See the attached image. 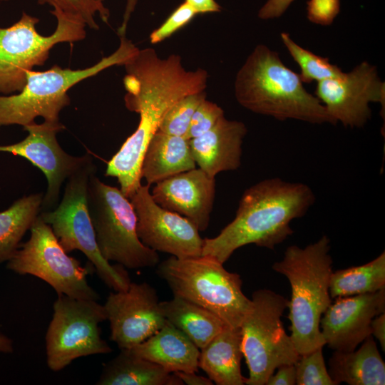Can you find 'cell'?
Here are the masks:
<instances>
[{"instance_id":"cell-23","label":"cell","mask_w":385,"mask_h":385,"mask_svg":"<svg viewBox=\"0 0 385 385\" xmlns=\"http://www.w3.org/2000/svg\"><path fill=\"white\" fill-rule=\"evenodd\" d=\"M329 374L336 385L385 384V363L372 335L358 349L334 351L329 360Z\"/></svg>"},{"instance_id":"cell-18","label":"cell","mask_w":385,"mask_h":385,"mask_svg":"<svg viewBox=\"0 0 385 385\" xmlns=\"http://www.w3.org/2000/svg\"><path fill=\"white\" fill-rule=\"evenodd\" d=\"M150 193L157 204L186 217L199 231L207 228L215 197V178L199 168L158 182Z\"/></svg>"},{"instance_id":"cell-30","label":"cell","mask_w":385,"mask_h":385,"mask_svg":"<svg viewBox=\"0 0 385 385\" xmlns=\"http://www.w3.org/2000/svg\"><path fill=\"white\" fill-rule=\"evenodd\" d=\"M7 1L9 0H1ZM41 5H49L53 9L80 17L86 26L94 30L99 29L96 21L98 17L104 23H108L110 11L106 6L104 0H36Z\"/></svg>"},{"instance_id":"cell-14","label":"cell","mask_w":385,"mask_h":385,"mask_svg":"<svg viewBox=\"0 0 385 385\" xmlns=\"http://www.w3.org/2000/svg\"><path fill=\"white\" fill-rule=\"evenodd\" d=\"M23 128L28 135L18 143L0 145V152L21 156L43 173L47 189L41 212L53 210L58 204L63 184L93 158L88 153L73 156L63 150L56 138L57 133L65 129L60 121L34 122Z\"/></svg>"},{"instance_id":"cell-12","label":"cell","mask_w":385,"mask_h":385,"mask_svg":"<svg viewBox=\"0 0 385 385\" xmlns=\"http://www.w3.org/2000/svg\"><path fill=\"white\" fill-rule=\"evenodd\" d=\"M46 334V362L58 371L73 360L112 352L102 339L99 324L107 320L103 305L96 300L58 294Z\"/></svg>"},{"instance_id":"cell-33","label":"cell","mask_w":385,"mask_h":385,"mask_svg":"<svg viewBox=\"0 0 385 385\" xmlns=\"http://www.w3.org/2000/svg\"><path fill=\"white\" fill-rule=\"evenodd\" d=\"M197 14L185 1L180 4L166 20L150 34L153 44L160 43L188 24Z\"/></svg>"},{"instance_id":"cell-24","label":"cell","mask_w":385,"mask_h":385,"mask_svg":"<svg viewBox=\"0 0 385 385\" xmlns=\"http://www.w3.org/2000/svg\"><path fill=\"white\" fill-rule=\"evenodd\" d=\"M98 385H183L175 374L160 365L140 357L129 349L120 353L105 364Z\"/></svg>"},{"instance_id":"cell-13","label":"cell","mask_w":385,"mask_h":385,"mask_svg":"<svg viewBox=\"0 0 385 385\" xmlns=\"http://www.w3.org/2000/svg\"><path fill=\"white\" fill-rule=\"evenodd\" d=\"M314 96L334 124L361 128L371 118V103H379L384 110L385 83L376 67L363 61L348 73L317 82Z\"/></svg>"},{"instance_id":"cell-19","label":"cell","mask_w":385,"mask_h":385,"mask_svg":"<svg viewBox=\"0 0 385 385\" xmlns=\"http://www.w3.org/2000/svg\"><path fill=\"white\" fill-rule=\"evenodd\" d=\"M247 132L244 123L222 115L207 132L189 140L196 165L214 178L221 172L238 169Z\"/></svg>"},{"instance_id":"cell-3","label":"cell","mask_w":385,"mask_h":385,"mask_svg":"<svg viewBox=\"0 0 385 385\" xmlns=\"http://www.w3.org/2000/svg\"><path fill=\"white\" fill-rule=\"evenodd\" d=\"M234 88L237 101L253 113L279 120L334 124L319 99L304 88L299 73L265 45H257L248 56Z\"/></svg>"},{"instance_id":"cell-4","label":"cell","mask_w":385,"mask_h":385,"mask_svg":"<svg viewBox=\"0 0 385 385\" xmlns=\"http://www.w3.org/2000/svg\"><path fill=\"white\" fill-rule=\"evenodd\" d=\"M329 243V237L323 235L304 248L291 245L286 249L282 260L272 265L273 270L284 275L290 284V337L299 355L326 344L320 330V320L332 303L329 279L332 259Z\"/></svg>"},{"instance_id":"cell-29","label":"cell","mask_w":385,"mask_h":385,"mask_svg":"<svg viewBox=\"0 0 385 385\" xmlns=\"http://www.w3.org/2000/svg\"><path fill=\"white\" fill-rule=\"evenodd\" d=\"M206 99L205 91L184 96L178 101L165 114L158 130L175 136L185 138L192 116Z\"/></svg>"},{"instance_id":"cell-21","label":"cell","mask_w":385,"mask_h":385,"mask_svg":"<svg viewBox=\"0 0 385 385\" xmlns=\"http://www.w3.org/2000/svg\"><path fill=\"white\" fill-rule=\"evenodd\" d=\"M195 168L188 139L158 130L145 153L141 177L150 186Z\"/></svg>"},{"instance_id":"cell-11","label":"cell","mask_w":385,"mask_h":385,"mask_svg":"<svg viewBox=\"0 0 385 385\" xmlns=\"http://www.w3.org/2000/svg\"><path fill=\"white\" fill-rule=\"evenodd\" d=\"M29 239L20 245L8 261L7 268L19 274H31L51 285L57 294L98 301V294L88 284L92 266L83 267L68 255L49 225L37 217L30 228Z\"/></svg>"},{"instance_id":"cell-9","label":"cell","mask_w":385,"mask_h":385,"mask_svg":"<svg viewBox=\"0 0 385 385\" xmlns=\"http://www.w3.org/2000/svg\"><path fill=\"white\" fill-rule=\"evenodd\" d=\"M50 12L57 25L49 36L40 34L36 28L39 19L26 12L11 26L0 27L1 94L19 92L26 84L27 71L43 65L54 46L86 38L87 26L80 17L58 9Z\"/></svg>"},{"instance_id":"cell-15","label":"cell","mask_w":385,"mask_h":385,"mask_svg":"<svg viewBox=\"0 0 385 385\" xmlns=\"http://www.w3.org/2000/svg\"><path fill=\"white\" fill-rule=\"evenodd\" d=\"M130 201L137 216L138 236L145 246L179 259L202 255L204 239L195 225L157 204L149 185H141Z\"/></svg>"},{"instance_id":"cell-16","label":"cell","mask_w":385,"mask_h":385,"mask_svg":"<svg viewBox=\"0 0 385 385\" xmlns=\"http://www.w3.org/2000/svg\"><path fill=\"white\" fill-rule=\"evenodd\" d=\"M110 339L129 349L159 331L167 322L156 289L147 282H130L125 291L110 292L103 304Z\"/></svg>"},{"instance_id":"cell-8","label":"cell","mask_w":385,"mask_h":385,"mask_svg":"<svg viewBox=\"0 0 385 385\" xmlns=\"http://www.w3.org/2000/svg\"><path fill=\"white\" fill-rule=\"evenodd\" d=\"M96 170L93 159L89 160L66 180L57 206L41 211L38 215L51 226L66 252L81 251L107 287L113 291H125L131 282L128 272L123 266L111 265L101 255L88 210V183L90 175Z\"/></svg>"},{"instance_id":"cell-7","label":"cell","mask_w":385,"mask_h":385,"mask_svg":"<svg viewBox=\"0 0 385 385\" xmlns=\"http://www.w3.org/2000/svg\"><path fill=\"white\" fill-rule=\"evenodd\" d=\"M87 206L99 251L107 261L126 269L156 267L158 253L137 234V216L120 188L103 183L93 173L88 180Z\"/></svg>"},{"instance_id":"cell-25","label":"cell","mask_w":385,"mask_h":385,"mask_svg":"<svg viewBox=\"0 0 385 385\" xmlns=\"http://www.w3.org/2000/svg\"><path fill=\"white\" fill-rule=\"evenodd\" d=\"M160 307L166 320L182 331L200 350L227 326L207 309L177 296L160 302Z\"/></svg>"},{"instance_id":"cell-38","label":"cell","mask_w":385,"mask_h":385,"mask_svg":"<svg viewBox=\"0 0 385 385\" xmlns=\"http://www.w3.org/2000/svg\"><path fill=\"white\" fill-rule=\"evenodd\" d=\"M371 335L379 342L384 351L385 350V314L381 313L375 317L371 323Z\"/></svg>"},{"instance_id":"cell-36","label":"cell","mask_w":385,"mask_h":385,"mask_svg":"<svg viewBox=\"0 0 385 385\" xmlns=\"http://www.w3.org/2000/svg\"><path fill=\"white\" fill-rule=\"evenodd\" d=\"M267 379L265 385H294L296 384V369L294 364H284L277 369Z\"/></svg>"},{"instance_id":"cell-27","label":"cell","mask_w":385,"mask_h":385,"mask_svg":"<svg viewBox=\"0 0 385 385\" xmlns=\"http://www.w3.org/2000/svg\"><path fill=\"white\" fill-rule=\"evenodd\" d=\"M385 288V252L360 266L332 272L329 279L332 298L374 293Z\"/></svg>"},{"instance_id":"cell-6","label":"cell","mask_w":385,"mask_h":385,"mask_svg":"<svg viewBox=\"0 0 385 385\" xmlns=\"http://www.w3.org/2000/svg\"><path fill=\"white\" fill-rule=\"evenodd\" d=\"M156 273L173 296L207 309L230 327L240 328L250 308L251 299L242 292L240 276L226 270L212 257L170 256L156 265Z\"/></svg>"},{"instance_id":"cell-22","label":"cell","mask_w":385,"mask_h":385,"mask_svg":"<svg viewBox=\"0 0 385 385\" xmlns=\"http://www.w3.org/2000/svg\"><path fill=\"white\" fill-rule=\"evenodd\" d=\"M242 356L240 328L225 326L200 349L198 366L217 385H243Z\"/></svg>"},{"instance_id":"cell-31","label":"cell","mask_w":385,"mask_h":385,"mask_svg":"<svg viewBox=\"0 0 385 385\" xmlns=\"http://www.w3.org/2000/svg\"><path fill=\"white\" fill-rule=\"evenodd\" d=\"M322 348L299 355L294 364L296 384L336 385L326 367Z\"/></svg>"},{"instance_id":"cell-32","label":"cell","mask_w":385,"mask_h":385,"mask_svg":"<svg viewBox=\"0 0 385 385\" xmlns=\"http://www.w3.org/2000/svg\"><path fill=\"white\" fill-rule=\"evenodd\" d=\"M224 115L221 107L205 99L195 111L185 138L190 140L207 132Z\"/></svg>"},{"instance_id":"cell-10","label":"cell","mask_w":385,"mask_h":385,"mask_svg":"<svg viewBox=\"0 0 385 385\" xmlns=\"http://www.w3.org/2000/svg\"><path fill=\"white\" fill-rule=\"evenodd\" d=\"M289 301L270 289L253 292L251 306L240 327L241 346L249 376L247 385H265L276 369L293 364L299 354L282 322Z\"/></svg>"},{"instance_id":"cell-28","label":"cell","mask_w":385,"mask_h":385,"mask_svg":"<svg viewBox=\"0 0 385 385\" xmlns=\"http://www.w3.org/2000/svg\"><path fill=\"white\" fill-rule=\"evenodd\" d=\"M280 37L290 56L299 65V75L303 83L319 82L337 78L343 73V71L337 65L331 63L327 58L317 56L298 45L287 33H281Z\"/></svg>"},{"instance_id":"cell-41","label":"cell","mask_w":385,"mask_h":385,"mask_svg":"<svg viewBox=\"0 0 385 385\" xmlns=\"http://www.w3.org/2000/svg\"><path fill=\"white\" fill-rule=\"evenodd\" d=\"M14 346L12 340L8 337L0 334V352L9 354L13 352Z\"/></svg>"},{"instance_id":"cell-17","label":"cell","mask_w":385,"mask_h":385,"mask_svg":"<svg viewBox=\"0 0 385 385\" xmlns=\"http://www.w3.org/2000/svg\"><path fill=\"white\" fill-rule=\"evenodd\" d=\"M385 311V288L374 293L338 297L320 320L322 337L334 351H351L371 335V323Z\"/></svg>"},{"instance_id":"cell-40","label":"cell","mask_w":385,"mask_h":385,"mask_svg":"<svg viewBox=\"0 0 385 385\" xmlns=\"http://www.w3.org/2000/svg\"><path fill=\"white\" fill-rule=\"evenodd\" d=\"M138 1V0H127L123 21L120 27L118 29V34L119 37L125 36V32L129 20L136 7Z\"/></svg>"},{"instance_id":"cell-5","label":"cell","mask_w":385,"mask_h":385,"mask_svg":"<svg viewBox=\"0 0 385 385\" xmlns=\"http://www.w3.org/2000/svg\"><path fill=\"white\" fill-rule=\"evenodd\" d=\"M138 49L123 36L113 53L91 66L71 69L53 65L46 71H27L26 84L19 92L0 95V128L11 125L24 127L34 123L37 117L60 121L61 111L71 103L69 89L106 68L123 66Z\"/></svg>"},{"instance_id":"cell-1","label":"cell","mask_w":385,"mask_h":385,"mask_svg":"<svg viewBox=\"0 0 385 385\" xmlns=\"http://www.w3.org/2000/svg\"><path fill=\"white\" fill-rule=\"evenodd\" d=\"M126 108L140 115L135 132L108 161L106 176L117 178L130 200L141 184V167L148 145L166 112L178 101L205 91L208 78L202 68L187 71L180 56L160 58L151 48L138 49L124 65Z\"/></svg>"},{"instance_id":"cell-37","label":"cell","mask_w":385,"mask_h":385,"mask_svg":"<svg viewBox=\"0 0 385 385\" xmlns=\"http://www.w3.org/2000/svg\"><path fill=\"white\" fill-rule=\"evenodd\" d=\"M197 14L215 13L221 11V6L215 0H185Z\"/></svg>"},{"instance_id":"cell-39","label":"cell","mask_w":385,"mask_h":385,"mask_svg":"<svg viewBox=\"0 0 385 385\" xmlns=\"http://www.w3.org/2000/svg\"><path fill=\"white\" fill-rule=\"evenodd\" d=\"M175 374L181 380L183 384L187 385H212V381L205 376H202L196 374L195 371H178Z\"/></svg>"},{"instance_id":"cell-35","label":"cell","mask_w":385,"mask_h":385,"mask_svg":"<svg viewBox=\"0 0 385 385\" xmlns=\"http://www.w3.org/2000/svg\"><path fill=\"white\" fill-rule=\"evenodd\" d=\"M294 0H267L260 8L257 16L262 20L281 16Z\"/></svg>"},{"instance_id":"cell-20","label":"cell","mask_w":385,"mask_h":385,"mask_svg":"<svg viewBox=\"0 0 385 385\" xmlns=\"http://www.w3.org/2000/svg\"><path fill=\"white\" fill-rule=\"evenodd\" d=\"M129 350L172 373L197 372L199 369L200 349L168 321L159 331Z\"/></svg>"},{"instance_id":"cell-2","label":"cell","mask_w":385,"mask_h":385,"mask_svg":"<svg viewBox=\"0 0 385 385\" xmlns=\"http://www.w3.org/2000/svg\"><path fill=\"white\" fill-rule=\"evenodd\" d=\"M315 199L304 183L279 178L261 180L244 191L235 218L215 237L204 238L202 255L224 264L249 244L274 250L293 233L291 222L303 217Z\"/></svg>"},{"instance_id":"cell-26","label":"cell","mask_w":385,"mask_h":385,"mask_svg":"<svg viewBox=\"0 0 385 385\" xmlns=\"http://www.w3.org/2000/svg\"><path fill=\"white\" fill-rule=\"evenodd\" d=\"M43 194L34 193L16 200L0 212V264L8 262L41 212Z\"/></svg>"},{"instance_id":"cell-34","label":"cell","mask_w":385,"mask_h":385,"mask_svg":"<svg viewBox=\"0 0 385 385\" xmlns=\"http://www.w3.org/2000/svg\"><path fill=\"white\" fill-rule=\"evenodd\" d=\"M340 11V0H309L307 14L309 21L321 25L332 24Z\"/></svg>"}]
</instances>
